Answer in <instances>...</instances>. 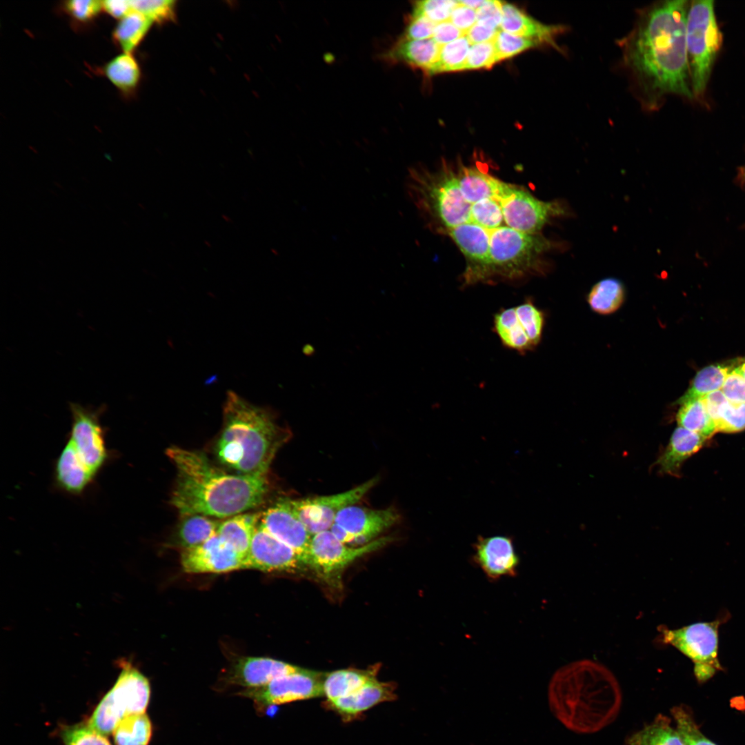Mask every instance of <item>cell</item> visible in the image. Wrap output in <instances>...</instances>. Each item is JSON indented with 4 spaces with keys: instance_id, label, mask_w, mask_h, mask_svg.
I'll list each match as a JSON object with an SVG mask.
<instances>
[{
    "instance_id": "cell-1",
    "label": "cell",
    "mask_w": 745,
    "mask_h": 745,
    "mask_svg": "<svg viewBox=\"0 0 745 745\" xmlns=\"http://www.w3.org/2000/svg\"><path fill=\"white\" fill-rule=\"evenodd\" d=\"M688 7L684 0L648 6L618 41L624 68L646 110H656L669 95L693 97L686 49Z\"/></svg>"
},
{
    "instance_id": "cell-2",
    "label": "cell",
    "mask_w": 745,
    "mask_h": 745,
    "mask_svg": "<svg viewBox=\"0 0 745 745\" xmlns=\"http://www.w3.org/2000/svg\"><path fill=\"white\" fill-rule=\"evenodd\" d=\"M166 453L177 469L170 502L182 517L228 518L259 506L268 493L267 475L228 473L203 453L179 447Z\"/></svg>"
},
{
    "instance_id": "cell-3",
    "label": "cell",
    "mask_w": 745,
    "mask_h": 745,
    "mask_svg": "<svg viewBox=\"0 0 745 745\" xmlns=\"http://www.w3.org/2000/svg\"><path fill=\"white\" fill-rule=\"evenodd\" d=\"M555 716L580 733L599 731L616 717L621 704L619 685L611 673L592 661L575 662L558 670L548 687Z\"/></svg>"
},
{
    "instance_id": "cell-4",
    "label": "cell",
    "mask_w": 745,
    "mask_h": 745,
    "mask_svg": "<svg viewBox=\"0 0 745 745\" xmlns=\"http://www.w3.org/2000/svg\"><path fill=\"white\" fill-rule=\"evenodd\" d=\"M288 436L270 409L232 390L226 393L223 426L215 448L222 464L239 474L267 475Z\"/></svg>"
},
{
    "instance_id": "cell-5",
    "label": "cell",
    "mask_w": 745,
    "mask_h": 745,
    "mask_svg": "<svg viewBox=\"0 0 745 745\" xmlns=\"http://www.w3.org/2000/svg\"><path fill=\"white\" fill-rule=\"evenodd\" d=\"M722 43L711 0L693 1L686 20V49L693 96L705 92L713 66Z\"/></svg>"
},
{
    "instance_id": "cell-6",
    "label": "cell",
    "mask_w": 745,
    "mask_h": 745,
    "mask_svg": "<svg viewBox=\"0 0 745 745\" xmlns=\"http://www.w3.org/2000/svg\"><path fill=\"white\" fill-rule=\"evenodd\" d=\"M121 671L114 686L97 704L87 723L108 736L126 717L145 713L150 688L148 679L130 662L121 661Z\"/></svg>"
},
{
    "instance_id": "cell-7",
    "label": "cell",
    "mask_w": 745,
    "mask_h": 745,
    "mask_svg": "<svg viewBox=\"0 0 745 745\" xmlns=\"http://www.w3.org/2000/svg\"><path fill=\"white\" fill-rule=\"evenodd\" d=\"M725 618L662 631V641L676 648L694 664V674L700 683L722 670L718 659V632Z\"/></svg>"
},
{
    "instance_id": "cell-8",
    "label": "cell",
    "mask_w": 745,
    "mask_h": 745,
    "mask_svg": "<svg viewBox=\"0 0 745 745\" xmlns=\"http://www.w3.org/2000/svg\"><path fill=\"white\" fill-rule=\"evenodd\" d=\"M537 234H527L508 226L490 230V254L492 277H520L530 270L535 257L548 246Z\"/></svg>"
},
{
    "instance_id": "cell-9",
    "label": "cell",
    "mask_w": 745,
    "mask_h": 745,
    "mask_svg": "<svg viewBox=\"0 0 745 745\" xmlns=\"http://www.w3.org/2000/svg\"><path fill=\"white\" fill-rule=\"evenodd\" d=\"M393 538L382 537L362 546H351L339 541L330 530L312 535L308 566L327 581L338 580L342 571L356 559L379 550Z\"/></svg>"
},
{
    "instance_id": "cell-10",
    "label": "cell",
    "mask_w": 745,
    "mask_h": 745,
    "mask_svg": "<svg viewBox=\"0 0 745 745\" xmlns=\"http://www.w3.org/2000/svg\"><path fill=\"white\" fill-rule=\"evenodd\" d=\"M544 326L543 312L530 299L502 308L493 317V330L502 346L523 355L539 344Z\"/></svg>"
},
{
    "instance_id": "cell-11",
    "label": "cell",
    "mask_w": 745,
    "mask_h": 745,
    "mask_svg": "<svg viewBox=\"0 0 745 745\" xmlns=\"http://www.w3.org/2000/svg\"><path fill=\"white\" fill-rule=\"evenodd\" d=\"M410 189L419 201L428 203L443 224L449 228L470 223L472 205L464 199L459 188L457 175L445 173L431 184H426L412 174Z\"/></svg>"
},
{
    "instance_id": "cell-12",
    "label": "cell",
    "mask_w": 745,
    "mask_h": 745,
    "mask_svg": "<svg viewBox=\"0 0 745 745\" xmlns=\"http://www.w3.org/2000/svg\"><path fill=\"white\" fill-rule=\"evenodd\" d=\"M399 518L393 508L372 509L355 504L338 513L330 530L344 544L362 546L377 539Z\"/></svg>"
},
{
    "instance_id": "cell-13",
    "label": "cell",
    "mask_w": 745,
    "mask_h": 745,
    "mask_svg": "<svg viewBox=\"0 0 745 745\" xmlns=\"http://www.w3.org/2000/svg\"><path fill=\"white\" fill-rule=\"evenodd\" d=\"M373 477L344 492L324 496L290 499L292 507L310 534L328 530L338 513L356 504L377 484Z\"/></svg>"
},
{
    "instance_id": "cell-14",
    "label": "cell",
    "mask_w": 745,
    "mask_h": 745,
    "mask_svg": "<svg viewBox=\"0 0 745 745\" xmlns=\"http://www.w3.org/2000/svg\"><path fill=\"white\" fill-rule=\"evenodd\" d=\"M69 408L72 424L68 440L83 463L97 475L108 459L104 430L100 423L105 406L92 409L70 402Z\"/></svg>"
},
{
    "instance_id": "cell-15",
    "label": "cell",
    "mask_w": 745,
    "mask_h": 745,
    "mask_svg": "<svg viewBox=\"0 0 745 745\" xmlns=\"http://www.w3.org/2000/svg\"><path fill=\"white\" fill-rule=\"evenodd\" d=\"M499 202L507 226L527 234H537L551 217L564 210L557 202L539 200L508 183Z\"/></svg>"
},
{
    "instance_id": "cell-16",
    "label": "cell",
    "mask_w": 745,
    "mask_h": 745,
    "mask_svg": "<svg viewBox=\"0 0 745 745\" xmlns=\"http://www.w3.org/2000/svg\"><path fill=\"white\" fill-rule=\"evenodd\" d=\"M325 675L302 668L275 678L264 686L247 688L241 695L265 706L318 697L324 695Z\"/></svg>"
},
{
    "instance_id": "cell-17",
    "label": "cell",
    "mask_w": 745,
    "mask_h": 745,
    "mask_svg": "<svg viewBox=\"0 0 745 745\" xmlns=\"http://www.w3.org/2000/svg\"><path fill=\"white\" fill-rule=\"evenodd\" d=\"M305 568L308 567L300 555L273 537L259 524L244 560V569L266 573H295Z\"/></svg>"
},
{
    "instance_id": "cell-18",
    "label": "cell",
    "mask_w": 745,
    "mask_h": 745,
    "mask_svg": "<svg viewBox=\"0 0 745 745\" xmlns=\"http://www.w3.org/2000/svg\"><path fill=\"white\" fill-rule=\"evenodd\" d=\"M244 558L217 534L181 553V564L187 573H227L244 569Z\"/></svg>"
},
{
    "instance_id": "cell-19",
    "label": "cell",
    "mask_w": 745,
    "mask_h": 745,
    "mask_svg": "<svg viewBox=\"0 0 745 745\" xmlns=\"http://www.w3.org/2000/svg\"><path fill=\"white\" fill-rule=\"evenodd\" d=\"M490 230L473 223L448 229V234L468 261L464 274L466 284L483 281L492 277L490 254Z\"/></svg>"
},
{
    "instance_id": "cell-20",
    "label": "cell",
    "mask_w": 745,
    "mask_h": 745,
    "mask_svg": "<svg viewBox=\"0 0 745 745\" xmlns=\"http://www.w3.org/2000/svg\"><path fill=\"white\" fill-rule=\"evenodd\" d=\"M259 525L295 550L308 566L312 535L295 513L289 499H281L261 513Z\"/></svg>"
},
{
    "instance_id": "cell-21",
    "label": "cell",
    "mask_w": 745,
    "mask_h": 745,
    "mask_svg": "<svg viewBox=\"0 0 745 745\" xmlns=\"http://www.w3.org/2000/svg\"><path fill=\"white\" fill-rule=\"evenodd\" d=\"M473 559L490 580L515 576L519 565L513 540L507 536L479 537L474 546Z\"/></svg>"
},
{
    "instance_id": "cell-22",
    "label": "cell",
    "mask_w": 745,
    "mask_h": 745,
    "mask_svg": "<svg viewBox=\"0 0 745 745\" xmlns=\"http://www.w3.org/2000/svg\"><path fill=\"white\" fill-rule=\"evenodd\" d=\"M302 668L268 657H243L233 664L229 679L233 684L255 688L264 686L280 676L299 671Z\"/></svg>"
},
{
    "instance_id": "cell-23",
    "label": "cell",
    "mask_w": 745,
    "mask_h": 745,
    "mask_svg": "<svg viewBox=\"0 0 745 745\" xmlns=\"http://www.w3.org/2000/svg\"><path fill=\"white\" fill-rule=\"evenodd\" d=\"M395 688L392 682H382L375 678L346 697L326 701L325 706L336 712L344 721H351L379 703L395 700Z\"/></svg>"
},
{
    "instance_id": "cell-24",
    "label": "cell",
    "mask_w": 745,
    "mask_h": 745,
    "mask_svg": "<svg viewBox=\"0 0 745 745\" xmlns=\"http://www.w3.org/2000/svg\"><path fill=\"white\" fill-rule=\"evenodd\" d=\"M441 46L433 39L412 40L399 38L381 55L390 64L404 63L435 74Z\"/></svg>"
},
{
    "instance_id": "cell-25",
    "label": "cell",
    "mask_w": 745,
    "mask_h": 745,
    "mask_svg": "<svg viewBox=\"0 0 745 745\" xmlns=\"http://www.w3.org/2000/svg\"><path fill=\"white\" fill-rule=\"evenodd\" d=\"M503 17L500 29L517 36L557 48L555 39L563 33L566 27L560 25H546L526 14L515 6L503 3Z\"/></svg>"
},
{
    "instance_id": "cell-26",
    "label": "cell",
    "mask_w": 745,
    "mask_h": 745,
    "mask_svg": "<svg viewBox=\"0 0 745 745\" xmlns=\"http://www.w3.org/2000/svg\"><path fill=\"white\" fill-rule=\"evenodd\" d=\"M96 475L83 463L68 440L55 462L57 485L73 495L82 493Z\"/></svg>"
},
{
    "instance_id": "cell-27",
    "label": "cell",
    "mask_w": 745,
    "mask_h": 745,
    "mask_svg": "<svg viewBox=\"0 0 745 745\" xmlns=\"http://www.w3.org/2000/svg\"><path fill=\"white\" fill-rule=\"evenodd\" d=\"M707 438L682 427L677 428L669 443L657 461L662 474L677 475L682 464L697 452Z\"/></svg>"
},
{
    "instance_id": "cell-28",
    "label": "cell",
    "mask_w": 745,
    "mask_h": 745,
    "mask_svg": "<svg viewBox=\"0 0 745 745\" xmlns=\"http://www.w3.org/2000/svg\"><path fill=\"white\" fill-rule=\"evenodd\" d=\"M261 513H242L219 522L217 535L230 545L244 560L257 528Z\"/></svg>"
},
{
    "instance_id": "cell-29",
    "label": "cell",
    "mask_w": 745,
    "mask_h": 745,
    "mask_svg": "<svg viewBox=\"0 0 745 745\" xmlns=\"http://www.w3.org/2000/svg\"><path fill=\"white\" fill-rule=\"evenodd\" d=\"M457 177L464 199L471 205L484 199L499 201L506 185L475 168H463Z\"/></svg>"
},
{
    "instance_id": "cell-30",
    "label": "cell",
    "mask_w": 745,
    "mask_h": 745,
    "mask_svg": "<svg viewBox=\"0 0 745 745\" xmlns=\"http://www.w3.org/2000/svg\"><path fill=\"white\" fill-rule=\"evenodd\" d=\"M377 670V667L366 670L348 668L326 673L324 694L326 697V701H334L357 691L376 678Z\"/></svg>"
},
{
    "instance_id": "cell-31",
    "label": "cell",
    "mask_w": 745,
    "mask_h": 745,
    "mask_svg": "<svg viewBox=\"0 0 745 745\" xmlns=\"http://www.w3.org/2000/svg\"><path fill=\"white\" fill-rule=\"evenodd\" d=\"M101 72L126 97L134 93L141 79L139 63L131 53L123 52L115 57L105 63Z\"/></svg>"
},
{
    "instance_id": "cell-32",
    "label": "cell",
    "mask_w": 745,
    "mask_h": 745,
    "mask_svg": "<svg viewBox=\"0 0 745 745\" xmlns=\"http://www.w3.org/2000/svg\"><path fill=\"white\" fill-rule=\"evenodd\" d=\"M626 745H684L668 717L659 714L650 723L630 735Z\"/></svg>"
},
{
    "instance_id": "cell-33",
    "label": "cell",
    "mask_w": 745,
    "mask_h": 745,
    "mask_svg": "<svg viewBox=\"0 0 745 745\" xmlns=\"http://www.w3.org/2000/svg\"><path fill=\"white\" fill-rule=\"evenodd\" d=\"M153 23L140 12L132 10L119 20L112 38L123 52L131 53L142 41Z\"/></svg>"
},
{
    "instance_id": "cell-34",
    "label": "cell",
    "mask_w": 745,
    "mask_h": 745,
    "mask_svg": "<svg viewBox=\"0 0 745 745\" xmlns=\"http://www.w3.org/2000/svg\"><path fill=\"white\" fill-rule=\"evenodd\" d=\"M210 517L203 515L183 517L177 536L182 550L199 545L217 534L220 522Z\"/></svg>"
},
{
    "instance_id": "cell-35",
    "label": "cell",
    "mask_w": 745,
    "mask_h": 745,
    "mask_svg": "<svg viewBox=\"0 0 745 745\" xmlns=\"http://www.w3.org/2000/svg\"><path fill=\"white\" fill-rule=\"evenodd\" d=\"M624 288L619 280L606 278L597 282L588 295L590 308L601 315H609L615 312L624 299Z\"/></svg>"
},
{
    "instance_id": "cell-36",
    "label": "cell",
    "mask_w": 745,
    "mask_h": 745,
    "mask_svg": "<svg viewBox=\"0 0 745 745\" xmlns=\"http://www.w3.org/2000/svg\"><path fill=\"white\" fill-rule=\"evenodd\" d=\"M731 370L730 367L721 364L705 367L697 373L690 388L677 400V404L681 405L692 399H701L711 393L721 390Z\"/></svg>"
},
{
    "instance_id": "cell-37",
    "label": "cell",
    "mask_w": 745,
    "mask_h": 745,
    "mask_svg": "<svg viewBox=\"0 0 745 745\" xmlns=\"http://www.w3.org/2000/svg\"><path fill=\"white\" fill-rule=\"evenodd\" d=\"M677 421L679 427L707 439L717 431L715 423L708 415L701 399H692L681 404Z\"/></svg>"
},
{
    "instance_id": "cell-38",
    "label": "cell",
    "mask_w": 745,
    "mask_h": 745,
    "mask_svg": "<svg viewBox=\"0 0 745 745\" xmlns=\"http://www.w3.org/2000/svg\"><path fill=\"white\" fill-rule=\"evenodd\" d=\"M115 745H148L152 735V724L145 713L123 718L112 732Z\"/></svg>"
},
{
    "instance_id": "cell-39",
    "label": "cell",
    "mask_w": 745,
    "mask_h": 745,
    "mask_svg": "<svg viewBox=\"0 0 745 745\" xmlns=\"http://www.w3.org/2000/svg\"><path fill=\"white\" fill-rule=\"evenodd\" d=\"M470 45L465 35L441 46L435 73L465 70Z\"/></svg>"
},
{
    "instance_id": "cell-40",
    "label": "cell",
    "mask_w": 745,
    "mask_h": 745,
    "mask_svg": "<svg viewBox=\"0 0 745 745\" xmlns=\"http://www.w3.org/2000/svg\"><path fill=\"white\" fill-rule=\"evenodd\" d=\"M671 715L684 745H717L699 730L690 711L684 706H674Z\"/></svg>"
},
{
    "instance_id": "cell-41",
    "label": "cell",
    "mask_w": 745,
    "mask_h": 745,
    "mask_svg": "<svg viewBox=\"0 0 745 745\" xmlns=\"http://www.w3.org/2000/svg\"><path fill=\"white\" fill-rule=\"evenodd\" d=\"M503 221L501 207L497 199H484L472 205L470 223L493 230L501 227Z\"/></svg>"
},
{
    "instance_id": "cell-42",
    "label": "cell",
    "mask_w": 745,
    "mask_h": 745,
    "mask_svg": "<svg viewBox=\"0 0 745 745\" xmlns=\"http://www.w3.org/2000/svg\"><path fill=\"white\" fill-rule=\"evenodd\" d=\"M60 735L64 745H111L107 736L92 728L87 722L63 726Z\"/></svg>"
},
{
    "instance_id": "cell-43",
    "label": "cell",
    "mask_w": 745,
    "mask_h": 745,
    "mask_svg": "<svg viewBox=\"0 0 745 745\" xmlns=\"http://www.w3.org/2000/svg\"><path fill=\"white\" fill-rule=\"evenodd\" d=\"M497 61L513 57L528 48L539 46L530 39L499 30L494 39Z\"/></svg>"
},
{
    "instance_id": "cell-44",
    "label": "cell",
    "mask_w": 745,
    "mask_h": 745,
    "mask_svg": "<svg viewBox=\"0 0 745 745\" xmlns=\"http://www.w3.org/2000/svg\"><path fill=\"white\" fill-rule=\"evenodd\" d=\"M62 10L77 24L92 22L103 11L101 1L69 0L62 3Z\"/></svg>"
},
{
    "instance_id": "cell-45",
    "label": "cell",
    "mask_w": 745,
    "mask_h": 745,
    "mask_svg": "<svg viewBox=\"0 0 745 745\" xmlns=\"http://www.w3.org/2000/svg\"><path fill=\"white\" fill-rule=\"evenodd\" d=\"M717 431L735 433L745 429V403L728 400L722 407L716 422Z\"/></svg>"
},
{
    "instance_id": "cell-46",
    "label": "cell",
    "mask_w": 745,
    "mask_h": 745,
    "mask_svg": "<svg viewBox=\"0 0 745 745\" xmlns=\"http://www.w3.org/2000/svg\"><path fill=\"white\" fill-rule=\"evenodd\" d=\"M457 1L426 0L415 1L412 14L422 15L435 24L448 21Z\"/></svg>"
},
{
    "instance_id": "cell-47",
    "label": "cell",
    "mask_w": 745,
    "mask_h": 745,
    "mask_svg": "<svg viewBox=\"0 0 745 745\" xmlns=\"http://www.w3.org/2000/svg\"><path fill=\"white\" fill-rule=\"evenodd\" d=\"M175 1L170 0H132V10L141 13L151 21L160 22L172 17Z\"/></svg>"
},
{
    "instance_id": "cell-48",
    "label": "cell",
    "mask_w": 745,
    "mask_h": 745,
    "mask_svg": "<svg viewBox=\"0 0 745 745\" xmlns=\"http://www.w3.org/2000/svg\"><path fill=\"white\" fill-rule=\"evenodd\" d=\"M497 62L494 40L471 46L465 70L490 68Z\"/></svg>"
},
{
    "instance_id": "cell-49",
    "label": "cell",
    "mask_w": 745,
    "mask_h": 745,
    "mask_svg": "<svg viewBox=\"0 0 745 745\" xmlns=\"http://www.w3.org/2000/svg\"><path fill=\"white\" fill-rule=\"evenodd\" d=\"M435 25L424 16L411 14L401 37L412 40L433 39Z\"/></svg>"
},
{
    "instance_id": "cell-50",
    "label": "cell",
    "mask_w": 745,
    "mask_h": 745,
    "mask_svg": "<svg viewBox=\"0 0 745 745\" xmlns=\"http://www.w3.org/2000/svg\"><path fill=\"white\" fill-rule=\"evenodd\" d=\"M502 4L503 3L499 1H484L476 10V23L494 29H500L503 17Z\"/></svg>"
},
{
    "instance_id": "cell-51",
    "label": "cell",
    "mask_w": 745,
    "mask_h": 745,
    "mask_svg": "<svg viewBox=\"0 0 745 745\" xmlns=\"http://www.w3.org/2000/svg\"><path fill=\"white\" fill-rule=\"evenodd\" d=\"M721 390L728 401L745 403V379L733 370L728 374Z\"/></svg>"
},
{
    "instance_id": "cell-52",
    "label": "cell",
    "mask_w": 745,
    "mask_h": 745,
    "mask_svg": "<svg viewBox=\"0 0 745 745\" xmlns=\"http://www.w3.org/2000/svg\"><path fill=\"white\" fill-rule=\"evenodd\" d=\"M449 21L466 34L477 22L476 10L458 3L453 10Z\"/></svg>"
},
{
    "instance_id": "cell-53",
    "label": "cell",
    "mask_w": 745,
    "mask_h": 745,
    "mask_svg": "<svg viewBox=\"0 0 745 745\" xmlns=\"http://www.w3.org/2000/svg\"><path fill=\"white\" fill-rule=\"evenodd\" d=\"M465 35L448 20L435 25L433 39L442 46Z\"/></svg>"
},
{
    "instance_id": "cell-54",
    "label": "cell",
    "mask_w": 745,
    "mask_h": 745,
    "mask_svg": "<svg viewBox=\"0 0 745 745\" xmlns=\"http://www.w3.org/2000/svg\"><path fill=\"white\" fill-rule=\"evenodd\" d=\"M701 399L702 400L708 415L716 425L720 409L724 404L728 401V399L721 390L711 393L702 397Z\"/></svg>"
},
{
    "instance_id": "cell-55",
    "label": "cell",
    "mask_w": 745,
    "mask_h": 745,
    "mask_svg": "<svg viewBox=\"0 0 745 745\" xmlns=\"http://www.w3.org/2000/svg\"><path fill=\"white\" fill-rule=\"evenodd\" d=\"M500 29H494L476 23L466 34L471 45L493 41Z\"/></svg>"
},
{
    "instance_id": "cell-56",
    "label": "cell",
    "mask_w": 745,
    "mask_h": 745,
    "mask_svg": "<svg viewBox=\"0 0 745 745\" xmlns=\"http://www.w3.org/2000/svg\"><path fill=\"white\" fill-rule=\"evenodd\" d=\"M101 3L103 11L119 20L132 10L130 1L106 0L101 1Z\"/></svg>"
},
{
    "instance_id": "cell-57",
    "label": "cell",
    "mask_w": 745,
    "mask_h": 745,
    "mask_svg": "<svg viewBox=\"0 0 745 745\" xmlns=\"http://www.w3.org/2000/svg\"><path fill=\"white\" fill-rule=\"evenodd\" d=\"M457 2L466 7L477 10L484 3V1H457Z\"/></svg>"
},
{
    "instance_id": "cell-58",
    "label": "cell",
    "mask_w": 745,
    "mask_h": 745,
    "mask_svg": "<svg viewBox=\"0 0 745 745\" xmlns=\"http://www.w3.org/2000/svg\"><path fill=\"white\" fill-rule=\"evenodd\" d=\"M733 371L745 379V361L742 364L733 369Z\"/></svg>"
},
{
    "instance_id": "cell-59",
    "label": "cell",
    "mask_w": 745,
    "mask_h": 745,
    "mask_svg": "<svg viewBox=\"0 0 745 745\" xmlns=\"http://www.w3.org/2000/svg\"><path fill=\"white\" fill-rule=\"evenodd\" d=\"M303 352H304V355H308V356H310L311 355H312L314 353L315 349L310 344H307V345L304 346Z\"/></svg>"
},
{
    "instance_id": "cell-60",
    "label": "cell",
    "mask_w": 745,
    "mask_h": 745,
    "mask_svg": "<svg viewBox=\"0 0 745 745\" xmlns=\"http://www.w3.org/2000/svg\"><path fill=\"white\" fill-rule=\"evenodd\" d=\"M739 178L740 181L745 184V166L740 168L739 171Z\"/></svg>"
}]
</instances>
